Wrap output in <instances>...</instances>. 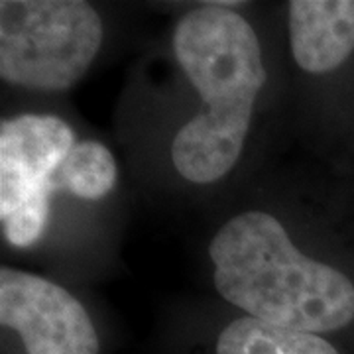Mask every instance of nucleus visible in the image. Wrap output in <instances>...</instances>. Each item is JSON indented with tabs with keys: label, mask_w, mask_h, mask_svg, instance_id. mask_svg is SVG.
<instances>
[{
	"label": "nucleus",
	"mask_w": 354,
	"mask_h": 354,
	"mask_svg": "<svg viewBox=\"0 0 354 354\" xmlns=\"http://www.w3.org/2000/svg\"><path fill=\"white\" fill-rule=\"evenodd\" d=\"M174 51L203 109L179 128L171 162L191 183H215L239 162L266 85L260 39L241 14L207 2L181 16Z\"/></svg>",
	"instance_id": "nucleus-1"
},
{
	"label": "nucleus",
	"mask_w": 354,
	"mask_h": 354,
	"mask_svg": "<svg viewBox=\"0 0 354 354\" xmlns=\"http://www.w3.org/2000/svg\"><path fill=\"white\" fill-rule=\"evenodd\" d=\"M209 256L216 291L246 317L315 335L354 321L348 276L299 252L279 218L266 211L228 218Z\"/></svg>",
	"instance_id": "nucleus-2"
},
{
	"label": "nucleus",
	"mask_w": 354,
	"mask_h": 354,
	"mask_svg": "<svg viewBox=\"0 0 354 354\" xmlns=\"http://www.w3.org/2000/svg\"><path fill=\"white\" fill-rule=\"evenodd\" d=\"M101 14L83 0H2L0 77L41 93L67 91L99 55Z\"/></svg>",
	"instance_id": "nucleus-3"
},
{
	"label": "nucleus",
	"mask_w": 354,
	"mask_h": 354,
	"mask_svg": "<svg viewBox=\"0 0 354 354\" xmlns=\"http://www.w3.org/2000/svg\"><path fill=\"white\" fill-rule=\"evenodd\" d=\"M75 130L55 114H20L0 124V223L14 248L44 236L53 177L75 148Z\"/></svg>",
	"instance_id": "nucleus-4"
},
{
	"label": "nucleus",
	"mask_w": 354,
	"mask_h": 354,
	"mask_svg": "<svg viewBox=\"0 0 354 354\" xmlns=\"http://www.w3.org/2000/svg\"><path fill=\"white\" fill-rule=\"evenodd\" d=\"M0 323L26 354H101L99 333L71 291L8 266L0 268Z\"/></svg>",
	"instance_id": "nucleus-5"
},
{
	"label": "nucleus",
	"mask_w": 354,
	"mask_h": 354,
	"mask_svg": "<svg viewBox=\"0 0 354 354\" xmlns=\"http://www.w3.org/2000/svg\"><path fill=\"white\" fill-rule=\"evenodd\" d=\"M290 48L311 75L339 69L354 51V0H291Z\"/></svg>",
	"instance_id": "nucleus-6"
},
{
	"label": "nucleus",
	"mask_w": 354,
	"mask_h": 354,
	"mask_svg": "<svg viewBox=\"0 0 354 354\" xmlns=\"http://www.w3.org/2000/svg\"><path fill=\"white\" fill-rule=\"evenodd\" d=\"M215 354H341L323 335L272 325L254 317L230 321L218 333Z\"/></svg>",
	"instance_id": "nucleus-7"
},
{
	"label": "nucleus",
	"mask_w": 354,
	"mask_h": 354,
	"mask_svg": "<svg viewBox=\"0 0 354 354\" xmlns=\"http://www.w3.org/2000/svg\"><path fill=\"white\" fill-rule=\"evenodd\" d=\"M118 181L113 152L97 140L77 142L53 177L55 191L64 189L77 199L97 201L109 195Z\"/></svg>",
	"instance_id": "nucleus-8"
}]
</instances>
